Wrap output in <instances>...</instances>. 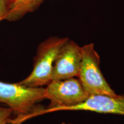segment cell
<instances>
[{
  "mask_svg": "<svg viewBox=\"0 0 124 124\" xmlns=\"http://www.w3.org/2000/svg\"><path fill=\"white\" fill-rule=\"evenodd\" d=\"M68 110H84L124 116V94L114 95L91 94L82 103L68 108L66 111Z\"/></svg>",
  "mask_w": 124,
  "mask_h": 124,
  "instance_id": "6",
  "label": "cell"
},
{
  "mask_svg": "<svg viewBox=\"0 0 124 124\" xmlns=\"http://www.w3.org/2000/svg\"><path fill=\"white\" fill-rule=\"evenodd\" d=\"M81 51L82 60L78 78L85 90L89 95H116L101 71L100 57L94 48V44L85 45L81 46Z\"/></svg>",
  "mask_w": 124,
  "mask_h": 124,
  "instance_id": "4",
  "label": "cell"
},
{
  "mask_svg": "<svg viewBox=\"0 0 124 124\" xmlns=\"http://www.w3.org/2000/svg\"><path fill=\"white\" fill-rule=\"evenodd\" d=\"M46 89L24 86L19 83L0 81V103H5L16 116L13 121L21 122L29 118L43 114L44 108L38 105L46 99Z\"/></svg>",
  "mask_w": 124,
  "mask_h": 124,
  "instance_id": "1",
  "label": "cell"
},
{
  "mask_svg": "<svg viewBox=\"0 0 124 124\" xmlns=\"http://www.w3.org/2000/svg\"><path fill=\"white\" fill-rule=\"evenodd\" d=\"M69 39L68 38L50 37L40 43L34 59L32 72L18 83L34 87L46 86L52 80V69L59 52Z\"/></svg>",
  "mask_w": 124,
  "mask_h": 124,
  "instance_id": "2",
  "label": "cell"
},
{
  "mask_svg": "<svg viewBox=\"0 0 124 124\" xmlns=\"http://www.w3.org/2000/svg\"><path fill=\"white\" fill-rule=\"evenodd\" d=\"M12 3L8 0H0V22L4 20Z\"/></svg>",
  "mask_w": 124,
  "mask_h": 124,
  "instance_id": "9",
  "label": "cell"
},
{
  "mask_svg": "<svg viewBox=\"0 0 124 124\" xmlns=\"http://www.w3.org/2000/svg\"><path fill=\"white\" fill-rule=\"evenodd\" d=\"M46 0H17L12 5L4 20L16 21L24 17L26 14L32 13Z\"/></svg>",
  "mask_w": 124,
  "mask_h": 124,
  "instance_id": "7",
  "label": "cell"
},
{
  "mask_svg": "<svg viewBox=\"0 0 124 124\" xmlns=\"http://www.w3.org/2000/svg\"><path fill=\"white\" fill-rule=\"evenodd\" d=\"M81 60V46L69 39L60 48L54 63L52 80L78 78Z\"/></svg>",
  "mask_w": 124,
  "mask_h": 124,
  "instance_id": "5",
  "label": "cell"
},
{
  "mask_svg": "<svg viewBox=\"0 0 124 124\" xmlns=\"http://www.w3.org/2000/svg\"><path fill=\"white\" fill-rule=\"evenodd\" d=\"M46 97L50 101L43 114L66 111L68 108L83 102L90 95L78 79L52 80L46 85Z\"/></svg>",
  "mask_w": 124,
  "mask_h": 124,
  "instance_id": "3",
  "label": "cell"
},
{
  "mask_svg": "<svg viewBox=\"0 0 124 124\" xmlns=\"http://www.w3.org/2000/svg\"><path fill=\"white\" fill-rule=\"evenodd\" d=\"M12 109L9 107H0V124H8L11 122L13 116Z\"/></svg>",
  "mask_w": 124,
  "mask_h": 124,
  "instance_id": "8",
  "label": "cell"
},
{
  "mask_svg": "<svg viewBox=\"0 0 124 124\" xmlns=\"http://www.w3.org/2000/svg\"><path fill=\"white\" fill-rule=\"evenodd\" d=\"M8 1H10V2H12V4H13L14 2H16V1H17V0H8Z\"/></svg>",
  "mask_w": 124,
  "mask_h": 124,
  "instance_id": "11",
  "label": "cell"
},
{
  "mask_svg": "<svg viewBox=\"0 0 124 124\" xmlns=\"http://www.w3.org/2000/svg\"><path fill=\"white\" fill-rule=\"evenodd\" d=\"M62 124H66V123H64V122H63V123H62Z\"/></svg>",
  "mask_w": 124,
  "mask_h": 124,
  "instance_id": "12",
  "label": "cell"
},
{
  "mask_svg": "<svg viewBox=\"0 0 124 124\" xmlns=\"http://www.w3.org/2000/svg\"><path fill=\"white\" fill-rule=\"evenodd\" d=\"M10 124H20V123H19V122H15L12 121L10 122Z\"/></svg>",
  "mask_w": 124,
  "mask_h": 124,
  "instance_id": "10",
  "label": "cell"
}]
</instances>
